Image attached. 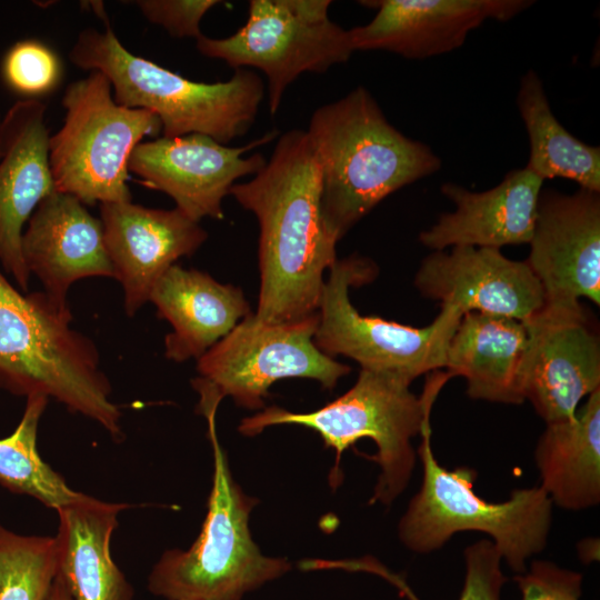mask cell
<instances>
[{"label":"cell","mask_w":600,"mask_h":600,"mask_svg":"<svg viewBox=\"0 0 600 600\" xmlns=\"http://www.w3.org/2000/svg\"><path fill=\"white\" fill-rule=\"evenodd\" d=\"M321 168L306 130L277 141L254 177L229 194L258 219L260 291L254 316L271 324L318 312L323 273L337 261V241L321 214Z\"/></svg>","instance_id":"1"},{"label":"cell","mask_w":600,"mask_h":600,"mask_svg":"<svg viewBox=\"0 0 600 600\" xmlns=\"http://www.w3.org/2000/svg\"><path fill=\"white\" fill-rule=\"evenodd\" d=\"M321 168V214L338 242L379 202L441 168L427 144L386 118L362 86L318 108L306 130Z\"/></svg>","instance_id":"2"},{"label":"cell","mask_w":600,"mask_h":600,"mask_svg":"<svg viewBox=\"0 0 600 600\" xmlns=\"http://www.w3.org/2000/svg\"><path fill=\"white\" fill-rule=\"evenodd\" d=\"M69 306L22 294L0 271V389L52 398L120 440L121 412L94 343L70 328Z\"/></svg>","instance_id":"3"},{"label":"cell","mask_w":600,"mask_h":600,"mask_svg":"<svg viewBox=\"0 0 600 600\" xmlns=\"http://www.w3.org/2000/svg\"><path fill=\"white\" fill-rule=\"evenodd\" d=\"M70 60L103 73L117 103L156 114L164 138L200 133L227 144L249 131L264 94L262 79L247 68L214 83L191 81L164 69L131 53L108 22L103 31H82Z\"/></svg>","instance_id":"4"},{"label":"cell","mask_w":600,"mask_h":600,"mask_svg":"<svg viewBox=\"0 0 600 600\" xmlns=\"http://www.w3.org/2000/svg\"><path fill=\"white\" fill-rule=\"evenodd\" d=\"M450 378L447 371L431 372L422 394L417 397L409 381L392 373L361 369L351 389L316 411L296 413L273 406L244 418L238 430L252 437L278 424L313 429L336 451L333 486L338 483L342 452L358 440L369 438L377 444L372 459L380 467L370 502L390 504L411 479L416 464L411 441L420 434L439 391Z\"/></svg>","instance_id":"5"},{"label":"cell","mask_w":600,"mask_h":600,"mask_svg":"<svg viewBox=\"0 0 600 600\" xmlns=\"http://www.w3.org/2000/svg\"><path fill=\"white\" fill-rule=\"evenodd\" d=\"M420 436L422 484L399 522L401 542L413 552L429 553L458 532H482L491 537L509 567L523 573L526 561L547 544L553 504L547 492L538 486L520 488L507 501L488 502L474 492V469L449 470L438 462L431 447L430 416Z\"/></svg>","instance_id":"6"},{"label":"cell","mask_w":600,"mask_h":600,"mask_svg":"<svg viewBox=\"0 0 600 600\" xmlns=\"http://www.w3.org/2000/svg\"><path fill=\"white\" fill-rule=\"evenodd\" d=\"M217 409L201 413L213 449V482L201 532L187 550L166 551L153 567L149 590L168 600H241L244 593L277 579L290 563L261 553L249 531L256 500L232 479L216 432Z\"/></svg>","instance_id":"7"},{"label":"cell","mask_w":600,"mask_h":600,"mask_svg":"<svg viewBox=\"0 0 600 600\" xmlns=\"http://www.w3.org/2000/svg\"><path fill=\"white\" fill-rule=\"evenodd\" d=\"M109 79L91 71L68 86L63 126L49 138V163L56 191L83 204L131 201L128 161L146 136L161 130L159 118L114 101Z\"/></svg>","instance_id":"8"},{"label":"cell","mask_w":600,"mask_h":600,"mask_svg":"<svg viewBox=\"0 0 600 600\" xmlns=\"http://www.w3.org/2000/svg\"><path fill=\"white\" fill-rule=\"evenodd\" d=\"M377 271L362 257L337 259L323 284L314 344L331 358L344 356L361 369L392 373L410 383L423 373L444 369L449 342L463 314L441 307L433 322L423 328L362 316L351 303L349 289L371 282Z\"/></svg>","instance_id":"9"},{"label":"cell","mask_w":600,"mask_h":600,"mask_svg":"<svg viewBox=\"0 0 600 600\" xmlns=\"http://www.w3.org/2000/svg\"><path fill=\"white\" fill-rule=\"evenodd\" d=\"M329 0H250L248 19L227 38L197 39L198 51L234 69L252 67L268 79L274 114L289 84L303 72H326L354 52L349 30L330 20Z\"/></svg>","instance_id":"10"},{"label":"cell","mask_w":600,"mask_h":600,"mask_svg":"<svg viewBox=\"0 0 600 600\" xmlns=\"http://www.w3.org/2000/svg\"><path fill=\"white\" fill-rule=\"evenodd\" d=\"M318 312L289 323L271 324L254 313L243 318L198 359L192 380L199 404H218L229 396L242 408L260 409L278 380L308 378L332 390L351 368L321 352L313 338Z\"/></svg>","instance_id":"11"},{"label":"cell","mask_w":600,"mask_h":600,"mask_svg":"<svg viewBox=\"0 0 600 600\" xmlns=\"http://www.w3.org/2000/svg\"><path fill=\"white\" fill-rule=\"evenodd\" d=\"M527 342L520 389L554 423L573 418L581 399L600 389V342L582 309L543 306L522 321Z\"/></svg>","instance_id":"12"},{"label":"cell","mask_w":600,"mask_h":600,"mask_svg":"<svg viewBox=\"0 0 600 600\" xmlns=\"http://www.w3.org/2000/svg\"><path fill=\"white\" fill-rule=\"evenodd\" d=\"M276 136L273 130L242 147H228L200 133L162 137L139 143L128 170L171 197L176 208L191 220L222 219V200L231 187L242 177L257 174L267 162L260 153L243 154Z\"/></svg>","instance_id":"13"},{"label":"cell","mask_w":600,"mask_h":600,"mask_svg":"<svg viewBox=\"0 0 600 600\" xmlns=\"http://www.w3.org/2000/svg\"><path fill=\"white\" fill-rule=\"evenodd\" d=\"M529 244L544 306L578 308L581 298L600 304V192L541 191Z\"/></svg>","instance_id":"14"},{"label":"cell","mask_w":600,"mask_h":600,"mask_svg":"<svg viewBox=\"0 0 600 600\" xmlns=\"http://www.w3.org/2000/svg\"><path fill=\"white\" fill-rule=\"evenodd\" d=\"M414 283L441 307L461 314L481 312L526 321L544 306V292L527 261L500 249L471 246L433 251L422 261Z\"/></svg>","instance_id":"15"},{"label":"cell","mask_w":600,"mask_h":600,"mask_svg":"<svg viewBox=\"0 0 600 600\" xmlns=\"http://www.w3.org/2000/svg\"><path fill=\"white\" fill-rule=\"evenodd\" d=\"M364 26L349 30L353 50H384L406 59H426L461 47L487 20L506 22L533 4L528 0H378Z\"/></svg>","instance_id":"16"},{"label":"cell","mask_w":600,"mask_h":600,"mask_svg":"<svg viewBox=\"0 0 600 600\" xmlns=\"http://www.w3.org/2000/svg\"><path fill=\"white\" fill-rule=\"evenodd\" d=\"M106 246L116 278L132 317L147 301L158 279L207 240L199 222L179 209H151L131 201L100 204Z\"/></svg>","instance_id":"17"},{"label":"cell","mask_w":600,"mask_h":600,"mask_svg":"<svg viewBox=\"0 0 600 600\" xmlns=\"http://www.w3.org/2000/svg\"><path fill=\"white\" fill-rule=\"evenodd\" d=\"M44 114L43 103L24 100L0 119V262L23 292L30 280L21 250L23 227L39 203L56 191Z\"/></svg>","instance_id":"18"},{"label":"cell","mask_w":600,"mask_h":600,"mask_svg":"<svg viewBox=\"0 0 600 600\" xmlns=\"http://www.w3.org/2000/svg\"><path fill=\"white\" fill-rule=\"evenodd\" d=\"M21 250L30 274L61 306H68L67 294L76 281L116 278L101 220L68 193L53 191L39 203L23 230Z\"/></svg>","instance_id":"19"},{"label":"cell","mask_w":600,"mask_h":600,"mask_svg":"<svg viewBox=\"0 0 600 600\" xmlns=\"http://www.w3.org/2000/svg\"><path fill=\"white\" fill-rule=\"evenodd\" d=\"M543 180L528 168L508 172L496 187L480 192L446 182L441 192L456 207L443 213L420 242L433 251L471 246L500 249L529 243Z\"/></svg>","instance_id":"20"},{"label":"cell","mask_w":600,"mask_h":600,"mask_svg":"<svg viewBox=\"0 0 600 600\" xmlns=\"http://www.w3.org/2000/svg\"><path fill=\"white\" fill-rule=\"evenodd\" d=\"M149 301L172 327L164 354L176 362L198 360L251 313L240 288L176 263L158 279Z\"/></svg>","instance_id":"21"},{"label":"cell","mask_w":600,"mask_h":600,"mask_svg":"<svg viewBox=\"0 0 600 600\" xmlns=\"http://www.w3.org/2000/svg\"><path fill=\"white\" fill-rule=\"evenodd\" d=\"M527 342L520 320L467 312L449 342L444 369L467 380L472 399L521 403L520 367Z\"/></svg>","instance_id":"22"},{"label":"cell","mask_w":600,"mask_h":600,"mask_svg":"<svg viewBox=\"0 0 600 600\" xmlns=\"http://www.w3.org/2000/svg\"><path fill=\"white\" fill-rule=\"evenodd\" d=\"M127 503L88 500L58 510V572L73 600H131V587L111 557L118 514Z\"/></svg>","instance_id":"23"},{"label":"cell","mask_w":600,"mask_h":600,"mask_svg":"<svg viewBox=\"0 0 600 600\" xmlns=\"http://www.w3.org/2000/svg\"><path fill=\"white\" fill-rule=\"evenodd\" d=\"M534 460L552 503L583 510L600 502V389L569 420L547 424Z\"/></svg>","instance_id":"24"},{"label":"cell","mask_w":600,"mask_h":600,"mask_svg":"<svg viewBox=\"0 0 600 600\" xmlns=\"http://www.w3.org/2000/svg\"><path fill=\"white\" fill-rule=\"evenodd\" d=\"M517 107L530 143L526 168L543 181L564 178L600 192V148L586 144L558 121L541 79L532 69L521 78Z\"/></svg>","instance_id":"25"},{"label":"cell","mask_w":600,"mask_h":600,"mask_svg":"<svg viewBox=\"0 0 600 600\" xmlns=\"http://www.w3.org/2000/svg\"><path fill=\"white\" fill-rule=\"evenodd\" d=\"M47 403V397H28L17 428L0 439V484L58 511L83 502L90 496L71 489L38 452V427Z\"/></svg>","instance_id":"26"},{"label":"cell","mask_w":600,"mask_h":600,"mask_svg":"<svg viewBox=\"0 0 600 600\" xmlns=\"http://www.w3.org/2000/svg\"><path fill=\"white\" fill-rule=\"evenodd\" d=\"M58 573L57 541L0 524V600H51Z\"/></svg>","instance_id":"27"},{"label":"cell","mask_w":600,"mask_h":600,"mask_svg":"<svg viewBox=\"0 0 600 600\" xmlns=\"http://www.w3.org/2000/svg\"><path fill=\"white\" fill-rule=\"evenodd\" d=\"M466 578L459 600H500L507 582L501 570V556L491 540H480L464 550ZM364 571L373 572L393 583L409 600H420L399 576L374 560H368Z\"/></svg>","instance_id":"28"},{"label":"cell","mask_w":600,"mask_h":600,"mask_svg":"<svg viewBox=\"0 0 600 600\" xmlns=\"http://www.w3.org/2000/svg\"><path fill=\"white\" fill-rule=\"evenodd\" d=\"M60 76L61 66L54 52L32 39L17 42L2 61L4 82L20 94H44L57 86Z\"/></svg>","instance_id":"29"},{"label":"cell","mask_w":600,"mask_h":600,"mask_svg":"<svg viewBox=\"0 0 600 600\" xmlns=\"http://www.w3.org/2000/svg\"><path fill=\"white\" fill-rule=\"evenodd\" d=\"M513 580L521 600H579L581 596L582 574L547 560L532 561L530 569Z\"/></svg>","instance_id":"30"},{"label":"cell","mask_w":600,"mask_h":600,"mask_svg":"<svg viewBox=\"0 0 600 600\" xmlns=\"http://www.w3.org/2000/svg\"><path fill=\"white\" fill-rule=\"evenodd\" d=\"M152 23L163 27L171 36L199 39L200 22L218 0H139L134 2Z\"/></svg>","instance_id":"31"},{"label":"cell","mask_w":600,"mask_h":600,"mask_svg":"<svg viewBox=\"0 0 600 600\" xmlns=\"http://www.w3.org/2000/svg\"><path fill=\"white\" fill-rule=\"evenodd\" d=\"M51 600H73L59 572L57 573L53 582Z\"/></svg>","instance_id":"32"},{"label":"cell","mask_w":600,"mask_h":600,"mask_svg":"<svg viewBox=\"0 0 600 600\" xmlns=\"http://www.w3.org/2000/svg\"><path fill=\"white\" fill-rule=\"evenodd\" d=\"M2 154V129H1V121H0V158Z\"/></svg>","instance_id":"33"}]
</instances>
